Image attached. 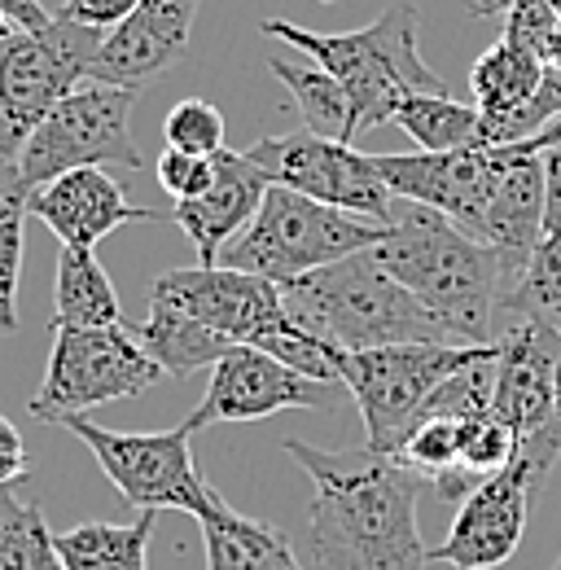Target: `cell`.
Instances as JSON below:
<instances>
[{
    "mask_svg": "<svg viewBox=\"0 0 561 570\" xmlns=\"http://www.w3.org/2000/svg\"><path fill=\"white\" fill-rule=\"evenodd\" d=\"M285 452L312 479V558L316 570H425L417 492L421 479L395 456L351 448L325 452L285 439Z\"/></svg>",
    "mask_w": 561,
    "mask_h": 570,
    "instance_id": "1",
    "label": "cell"
},
{
    "mask_svg": "<svg viewBox=\"0 0 561 570\" xmlns=\"http://www.w3.org/2000/svg\"><path fill=\"white\" fill-rule=\"evenodd\" d=\"M373 255L395 282L413 289L447 325L456 343H470V347L495 343L491 316L504 312V298L513 294L526 268L522 259L495 250L439 212L413 207V203L395 212Z\"/></svg>",
    "mask_w": 561,
    "mask_h": 570,
    "instance_id": "2",
    "label": "cell"
},
{
    "mask_svg": "<svg viewBox=\"0 0 561 570\" xmlns=\"http://www.w3.org/2000/svg\"><path fill=\"white\" fill-rule=\"evenodd\" d=\"M280 303L303 334L338 352H373V347H400V343H456L417 294L404 289L377 264L373 246L329 268L280 282Z\"/></svg>",
    "mask_w": 561,
    "mask_h": 570,
    "instance_id": "3",
    "label": "cell"
},
{
    "mask_svg": "<svg viewBox=\"0 0 561 570\" xmlns=\"http://www.w3.org/2000/svg\"><path fill=\"white\" fill-rule=\"evenodd\" d=\"M259 31L298 49L303 58H312L321 71H329L343 83L351 106V141L368 128L391 124L395 106L409 92H447L443 75L434 71L417 49V4L413 0H395L377 22L338 31V36L307 31L285 18H268Z\"/></svg>",
    "mask_w": 561,
    "mask_h": 570,
    "instance_id": "4",
    "label": "cell"
},
{
    "mask_svg": "<svg viewBox=\"0 0 561 570\" xmlns=\"http://www.w3.org/2000/svg\"><path fill=\"white\" fill-rule=\"evenodd\" d=\"M382 233H386V224H373L364 215L325 207V203L303 198V194H294L285 185H268L255 219L224 250L219 264L280 285L377 246Z\"/></svg>",
    "mask_w": 561,
    "mask_h": 570,
    "instance_id": "5",
    "label": "cell"
},
{
    "mask_svg": "<svg viewBox=\"0 0 561 570\" xmlns=\"http://www.w3.org/2000/svg\"><path fill=\"white\" fill-rule=\"evenodd\" d=\"M488 347H465V343H400V347H373V352H334V373L355 400L364 430H368V452L395 456L404 439L413 434L430 395L465 364L488 356Z\"/></svg>",
    "mask_w": 561,
    "mask_h": 570,
    "instance_id": "6",
    "label": "cell"
},
{
    "mask_svg": "<svg viewBox=\"0 0 561 570\" xmlns=\"http://www.w3.org/2000/svg\"><path fill=\"white\" fill-rule=\"evenodd\" d=\"M101 40L106 31L58 13L45 31H13L0 40V167L18 163L45 115L88 79Z\"/></svg>",
    "mask_w": 561,
    "mask_h": 570,
    "instance_id": "7",
    "label": "cell"
},
{
    "mask_svg": "<svg viewBox=\"0 0 561 570\" xmlns=\"http://www.w3.org/2000/svg\"><path fill=\"white\" fill-rule=\"evenodd\" d=\"M132 106H137L132 88L92 83V79L70 88L18 154V171H22L27 189L36 194L40 185H49L67 171H79V167L140 171L145 158L132 141Z\"/></svg>",
    "mask_w": 561,
    "mask_h": 570,
    "instance_id": "8",
    "label": "cell"
},
{
    "mask_svg": "<svg viewBox=\"0 0 561 570\" xmlns=\"http://www.w3.org/2000/svg\"><path fill=\"white\" fill-rule=\"evenodd\" d=\"M158 377L167 373L145 356L128 325L53 330V352L40 391L31 395V417L62 426L67 417H88L101 404L137 400Z\"/></svg>",
    "mask_w": 561,
    "mask_h": 570,
    "instance_id": "9",
    "label": "cell"
},
{
    "mask_svg": "<svg viewBox=\"0 0 561 570\" xmlns=\"http://www.w3.org/2000/svg\"><path fill=\"white\" fill-rule=\"evenodd\" d=\"M62 430H70L92 452L101 474L137 513H163V509H180L194 518L203 513L210 483L194 465V426L189 422L132 434V430L97 426L92 417H67Z\"/></svg>",
    "mask_w": 561,
    "mask_h": 570,
    "instance_id": "10",
    "label": "cell"
},
{
    "mask_svg": "<svg viewBox=\"0 0 561 570\" xmlns=\"http://www.w3.org/2000/svg\"><path fill=\"white\" fill-rule=\"evenodd\" d=\"M242 154L268 176V185H285L303 198L364 215L373 224L395 219L400 198L386 189L373 154H364L347 141H329V137H316V132L298 128V132H285V137H264Z\"/></svg>",
    "mask_w": 561,
    "mask_h": 570,
    "instance_id": "11",
    "label": "cell"
},
{
    "mask_svg": "<svg viewBox=\"0 0 561 570\" xmlns=\"http://www.w3.org/2000/svg\"><path fill=\"white\" fill-rule=\"evenodd\" d=\"M154 303H167L198 321L203 330L219 334L233 347H259L268 352L280 334H289V316L280 303V285L255 273H237L228 264L215 268H171L149 285Z\"/></svg>",
    "mask_w": 561,
    "mask_h": 570,
    "instance_id": "12",
    "label": "cell"
},
{
    "mask_svg": "<svg viewBox=\"0 0 561 570\" xmlns=\"http://www.w3.org/2000/svg\"><path fill=\"white\" fill-rule=\"evenodd\" d=\"M544 483H549V474L540 465H531L522 452H513V461L504 470H495L461 500L443 544H434L425 558L452 570L504 567L526 535V518L544 492Z\"/></svg>",
    "mask_w": 561,
    "mask_h": 570,
    "instance_id": "13",
    "label": "cell"
},
{
    "mask_svg": "<svg viewBox=\"0 0 561 570\" xmlns=\"http://www.w3.org/2000/svg\"><path fill=\"white\" fill-rule=\"evenodd\" d=\"M334 386L316 382L259 347H228L210 364L203 404L185 417L194 434L219 422H264L285 409H329Z\"/></svg>",
    "mask_w": 561,
    "mask_h": 570,
    "instance_id": "14",
    "label": "cell"
},
{
    "mask_svg": "<svg viewBox=\"0 0 561 570\" xmlns=\"http://www.w3.org/2000/svg\"><path fill=\"white\" fill-rule=\"evenodd\" d=\"M386 189L400 203L430 207L443 219H452L456 228H465L470 237L483 242L491 212V194H495V176L500 163L491 149H447V154H373Z\"/></svg>",
    "mask_w": 561,
    "mask_h": 570,
    "instance_id": "15",
    "label": "cell"
},
{
    "mask_svg": "<svg viewBox=\"0 0 561 570\" xmlns=\"http://www.w3.org/2000/svg\"><path fill=\"white\" fill-rule=\"evenodd\" d=\"M194 18H198V0H140L119 27L106 31L88 79L132 92L145 88L189 53Z\"/></svg>",
    "mask_w": 561,
    "mask_h": 570,
    "instance_id": "16",
    "label": "cell"
},
{
    "mask_svg": "<svg viewBox=\"0 0 561 570\" xmlns=\"http://www.w3.org/2000/svg\"><path fill=\"white\" fill-rule=\"evenodd\" d=\"M31 215L62 246H79V250H97V242H106L124 224H158L163 219L149 207H137L124 194V185H115L106 176V167H79V171H67V176L40 185L31 194Z\"/></svg>",
    "mask_w": 561,
    "mask_h": 570,
    "instance_id": "17",
    "label": "cell"
},
{
    "mask_svg": "<svg viewBox=\"0 0 561 570\" xmlns=\"http://www.w3.org/2000/svg\"><path fill=\"white\" fill-rule=\"evenodd\" d=\"M495 343H500V360H495L491 417H500L518 439H526L531 430H540L553 417L561 334L540 321H518Z\"/></svg>",
    "mask_w": 561,
    "mask_h": 570,
    "instance_id": "18",
    "label": "cell"
},
{
    "mask_svg": "<svg viewBox=\"0 0 561 570\" xmlns=\"http://www.w3.org/2000/svg\"><path fill=\"white\" fill-rule=\"evenodd\" d=\"M264 194H268V176L242 149H219L215 154V180H210L207 194L194 198V203L171 207V219L194 242L203 268H215L224 259V246L237 242V233H246V224L255 219Z\"/></svg>",
    "mask_w": 561,
    "mask_h": 570,
    "instance_id": "19",
    "label": "cell"
},
{
    "mask_svg": "<svg viewBox=\"0 0 561 570\" xmlns=\"http://www.w3.org/2000/svg\"><path fill=\"white\" fill-rule=\"evenodd\" d=\"M500 163L495 176V194H491L488 228L483 242L513 255V259H531L535 242H540V224H544V198H549V158L544 154H513V149H491Z\"/></svg>",
    "mask_w": 561,
    "mask_h": 570,
    "instance_id": "20",
    "label": "cell"
},
{
    "mask_svg": "<svg viewBox=\"0 0 561 570\" xmlns=\"http://www.w3.org/2000/svg\"><path fill=\"white\" fill-rule=\"evenodd\" d=\"M198 527L207 544V570H303L280 527L237 513L215 488L198 513Z\"/></svg>",
    "mask_w": 561,
    "mask_h": 570,
    "instance_id": "21",
    "label": "cell"
},
{
    "mask_svg": "<svg viewBox=\"0 0 561 570\" xmlns=\"http://www.w3.org/2000/svg\"><path fill=\"white\" fill-rule=\"evenodd\" d=\"M544 158H549V198H544L540 242L513 294L504 298V312H513L518 321H540L561 334V154L549 149Z\"/></svg>",
    "mask_w": 561,
    "mask_h": 570,
    "instance_id": "22",
    "label": "cell"
},
{
    "mask_svg": "<svg viewBox=\"0 0 561 570\" xmlns=\"http://www.w3.org/2000/svg\"><path fill=\"white\" fill-rule=\"evenodd\" d=\"M124 325V303L92 250L62 246L53 277V330H110Z\"/></svg>",
    "mask_w": 561,
    "mask_h": 570,
    "instance_id": "23",
    "label": "cell"
},
{
    "mask_svg": "<svg viewBox=\"0 0 561 570\" xmlns=\"http://www.w3.org/2000/svg\"><path fill=\"white\" fill-rule=\"evenodd\" d=\"M544 83V58L509 36H500L470 71V92L483 115V124L513 119Z\"/></svg>",
    "mask_w": 561,
    "mask_h": 570,
    "instance_id": "24",
    "label": "cell"
},
{
    "mask_svg": "<svg viewBox=\"0 0 561 570\" xmlns=\"http://www.w3.org/2000/svg\"><path fill=\"white\" fill-rule=\"evenodd\" d=\"M158 513H137L132 522H83L58 531L62 570H149V535Z\"/></svg>",
    "mask_w": 561,
    "mask_h": 570,
    "instance_id": "25",
    "label": "cell"
},
{
    "mask_svg": "<svg viewBox=\"0 0 561 570\" xmlns=\"http://www.w3.org/2000/svg\"><path fill=\"white\" fill-rule=\"evenodd\" d=\"M128 330H132V338L145 347V356L154 360L167 377H189V373L215 364V360L233 347L219 334L203 330L198 321H189L185 312H176L167 303H154V298H149V316L140 325H128Z\"/></svg>",
    "mask_w": 561,
    "mask_h": 570,
    "instance_id": "26",
    "label": "cell"
},
{
    "mask_svg": "<svg viewBox=\"0 0 561 570\" xmlns=\"http://www.w3.org/2000/svg\"><path fill=\"white\" fill-rule=\"evenodd\" d=\"M395 128H404L425 154H447V149H479V106H465L447 92H409L395 106Z\"/></svg>",
    "mask_w": 561,
    "mask_h": 570,
    "instance_id": "27",
    "label": "cell"
},
{
    "mask_svg": "<svg viewBox=\"0 0 561 570\" xmlns=\"http://www.w3.org/2000/svg\"><path fill=\"white\" fill-rule=\"evenodd\" d=\"M0 570H62L49 518L40 500L22 497V483L0 488Z\"/></svg>",
    "mask_w": 561,
    "mask_h": 570,
    "instance_id": "28",
    "label": "cell"
},
{
    "mask_svg": "<svg viewBox=\"0 0 561 570\" xmlns=\"http://www.w3.org/2000/svg\"><path fill=\"white\" fill-rule=\"evenodd\" d=\"M31 189L18 163L0 167V334L18 330V289H22V250H27Z\"/></svg>",
    "mask_w": 561,
    "mask_h": 570,
    "instance_id": "29",
    "label": "cell"
},
{
    "mask_svg": "<svg viewBox=\"0 0 561 570\" xmlns=\"http://www.w3.org/2000/svg\"><path fill=\"white\" fill-rule=\"evenodd\" d=\"M268 71L289 88V97H294V106H298L307 132L351 145V106H347L343 83H338L334 75L321 71L316 62H312V67H294V62H285L277 53L268 58Z\"/></svg>",
    "mask_w": 561,
    "mask_h": 570,
    "instance_id": "30",
    "label": "cell"
},
{
    "mask_svg": "<svg viewBox=\"0 0 561 570\" xmlns=\"http://www.w3.org/2000/svg\"><path fill=\"white\" fill-rule=\"evenodd\" d=\"M461 434H465V422H456V417H425L404 439V448L395 452V461L404 470H413L421 483L434 488L439 479H447L452 470H461Z\"/></svg>",
    "mask_w": 561,
    "mask_h": 570,
    "instance_id": "31",
    "label": "cell"
},
{
    "mask_svg": "<svg viewBox=\"0 0 561 570\" xmlns=\"http://www.w3.org/2000/svg\"><path fill=\"white\" fill-rule=\"evenodd\" d=\"M163 141H167V149H180V154L215 158L219 149H228V141H224V115L210 101H203V97H185V101H176L167 110Z\"/></svg>",
    "mask_w": 561,
    "mask_h": 570,
    "instance_id": "32",
    "label": "cell"
},
{
    "mask_svg": "<svg viewBox=\"0 0 561 570\" xmlns=\"http://www.w3.org/2000/svg\"><path fill=\"white\" fill-rule=\"evenodd\" d=\"M518 452V434L504 426L500 417H470L465 434H461V470L491 479L495 470H504Z\"/></svg>",
    "mask_w": 561,
    "mask_h": 570,
    "instance_id": "33",
    "label": "cell"
},
{
    "mask_svg": "<svg viewBox=\"0 0 561 570\" xmlns=\"http://www.w3.org/2000/svg\"><path fill=\"white\" fill-rule=\"evenodd\" d=\"M154 171H158L163 194H171V203H194V198L207 194L210 180H215V158L180 154V149H163Z\"/></svg>",
    "mask_w": 561,
    "mask_h": 570,
    "instance_id": "34",
    "label": "cell"
},
{
    "mask_svg": "<svg viewBox=\"0 0 561 570\" xmlns=\"http://www.w3.org/2000/svg\"><path fill=\"white\" fill-rule=\"evenodd\" d=\"M137 4L140 0H62L58 18H70V22H79V27L110 31V27H119Z\"/></svg>",
    "mask_w": 561,
    "mask_h": 570,
    "instance_id": "35",
    "label": "cell"
},
{
    "mask_svg": "<svg viewBox=\"0 0 561 570\" xmlns=\"http://www.w3.org/2000/svg\"><path fill=\"white\" fill-rule=\"evenodd\" d=\"M27 479V448H22V434L18 426L0 413V488L4 483H22Z\"/></svg>",
    "mask_w": 561,
    "mask_h": 570,
    "instance_id": "36",
    "label": "cell"
},
{
    "mask_svg": "<svg viewBox=\"0 0 561 570\" xmlns=\"http://www.w3.org/2000/svg\"><path fill=\"white\" fill-rule=\"evenodd\" d=\"M0 13L18 27V31H45L53 22V13L40 0H0Z\"/></svg>",
    "mask_w": 561,
    "mask_h": 570,
    "instance_id": "37",
    "label": "cell"
},
{
    "mask_svg": "<svg viewBox=\"0 0 561 570\" xmlns=\"http://www.w3.org/2000/svg\"><path fill=\"white\" fill-rule=\"evenodd\" d=\"M504 149H513V154H549V149H561V115L540 132V137H531V141H522V145H504Z\"/></svg>",
    "mask_w": 561,
    "mask_h": 570,
    "instance_id": "38",
    "label": "cell"
},
{
    "mask_svg": "<svg viewBox=\"0 0 561 570\" xmlns=\"http://www.w3.org/2000/svg\"><path fill=\"white\" fill-rule=\"evenodd\" d=\"M540 58H544V67H549V71L561 75V22H558V31L549 36V45H544V53H540Z\"/></svg>",
    "mask_w": 561,
    "mask_h": 570,
    "instance_id": "39",
    "label": "cell"
},
{
    "mask_svg": "<svg viewBox=\"0 0 561 570\" xmlns=\"http://www.w3.org/2000/svg\"><path fill=\"white\" fill-rule=\"evenodd\" d=\"M13 31H18V27H13V22H9V18H4V13H0V40H9V36H13Z\"/></svg>",
    "mask_w": 561,
    "mask_h": 570,
    "instance_id": "40",
    "label": "cell"
},
{
    "mask_svg": "<svg viewBox=\"0 0 561 570\" xmlns=\"http://www.w3.org/2000/svg\"><path fill=\"white\" fill-rule=\"evenodd\" d=\"M553 413L561 417V360H558V400H553Z\"/></svg>",
    "mask_w": 561,
    "mask_h": 570,
    "instance_id": "41",
    "label": "cell"
},
{
    "mask_svg": "<svg viewBox=\"0 0 561 570\" xmlns=\"http://www.w3.org/2000/svg\"><path fill=\"white\" fill-rule=\"evenodd\" d=\"M321 4H338V0H321Z\"/></svg>",
    "mask_w": 561,
    "mask_h": 570,
    "instance_id": "42",
    "label": "cell"
},
{
    "mask_svg": "<svg viewBox=\"0 0 561 570\" xmlns=\"http://www.w3.org/2000/svg\"><path fill=\"white\" fill-rule=\"evenodd\" d=\"M553 570H561V558H558V567H553Z\"/></svg>",
    "mask_w": 561,
    "mask_h": 570,
    "instance_id": "43",
    "label": "cell"
},
{
    "mask_svg": "<svg viewBox=\"0 0 561 570\" xmlns=\"http://www.w3.org/2000/svg\"><path fill=\"white\" fill-rule=\"evenodd\" d=\"M558 154H561V149H558Z\"/></svg>",
    "mask_w": 561,
    "mask_h": 570,
    "instance_id": "44",
    "label": "cell"
}]
</instances>
